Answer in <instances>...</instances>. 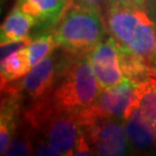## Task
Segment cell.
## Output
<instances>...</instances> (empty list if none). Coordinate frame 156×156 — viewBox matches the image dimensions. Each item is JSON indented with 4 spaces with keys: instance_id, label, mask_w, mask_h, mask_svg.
I'll use <instances>...</instances> for the list:
<instances>
[{
    "instance_id": "cell-5",
    "label": "cell",
    "mask_w": 156,
    "mask_h": 156,
    "mask_svg": "<svg viewBox=\"0 0 156 156\" xmlns=\"http://www.w3.org/2000/svg\"><path fill=\"white\" fill-rule=\"evenodd\" d=\"M80 131L89 141L95 155L118 156L126 154L131 145L123 118L105 116L91 105L76 112Z\"/></svg>"
},
{
    "instance_id": "cell-11",
    "label": "cell",
    "mask_w": 156,
    "mask_h": 156,
    "mask_svg": "<svg viewBox=\"0 0 156 156\" xmlns=\"http://www.w3.org/2000/svg\"><path fill=\"white\" fill-rule=\"evenodd\" d=\"M35 26H36L35 19L27 13H24L16 5L12 8L1 24L0 29L1 44H7L29 38V33Z\"/></svg>"
},
{
    "instance_id": "cell-12",
    "label": "cell",
    "mask_w": 156,
    "mask_h": 156,
    "mask_svg": "<svg viewBox=\"0 0 156 156\" xmlns=\"http://www.w3.org/2000/svg\"><path fill=\"white\" fill-rule=\"evenodd\" d=\"M27 46L20 48L1 58V84L21 80L31 69Z\"/></svg>"
},
{
    "instance_id": "cell-8",
    "label": "cell",
    "mask_w": 156,
    "mask_h": 156,
    "mask_svg": "<svg viewBox=\"0 0 156 156\" xmlns=\"http://www.w3.org/2000/svg\"><path fill=\"white\" fill-rule=\"evenodd\" d=\"M135 97L136 82L125 78L120 83L102 89L94 104L103 115L124 119L135 105Z\"/></svg>"
},
{
    "instance_id": "cell-17",
    "label": "cell",
    "mask_w": 156,
    "mask_h": 156,
    "mask_svg": "<svg viewBox=\"0 0 156 156\" xmlns=\"http://www.w3.org/2000/svg\"><path fill=\"white\" fill-rule=\"evenodd\" d=\"M73 155H95L94 151L90 146L89 141L84 136V134L80 131L79 138L74 147V154Z\"/></svg>"
},
{
    "instance_id": "cell-18",
    "label": "cell",
    "mask_w": 156,
    "mask_h": 156,
    "mask_svg": "<svg viewBox=\"0 0 156 156\" xmlns=\"http://www.w3.org/2000/svg\"><path fill=\"white\" fill-rule=\"evenodd\" d=\"M148 0H108L109 6H124V7H147Z\"/></svg>"
},
{
    "instance_id": "cell-16",
    "label": "cell",
    "mask_w": 156,
    "mask_h": 156,
    "mask_svg": "<svg viewBox=\"0 0 156 156\" xmlns=\"http://www.w3.org/2000/svg\"><path fill=\"white\" fill-rule=\"evenodd\" d=\"M27 48L29 52L30 65L31 67H34L46 57L50 56V53L55 52L56 49L59 48V45L57 43L53 34L50 33L39 35L38 37L31 39V42L29 43Z\"/></svg>"
},
{
    "instance_id": "cell-14",
    "label": "cell",
    "mask_w": 156,
    "mask_h": 156,
    "mask_svg": "<svg viewBox=\"0 0 156 156\" xmlns=\"http://www.w3.org/2000/svg\"><path fill=\"white\" fill-rule=\"evenodd\" d=\"M117 49L118 56H119V64H120L124 78L129 79L138 83L139 81L144 80L151 71H154L153 67L136 53L125 49L118 43Z\"/></svg>"
},
{
    "instance_id": "cell-6",
    "label": "cell",
    "mask_w": 156,
    "mask_h": 156,
    "mask_svg": "<svg viewBox=\"0 0 156 156\" xmlns=\"http://www.w3.org/2000/svg\"><path fill=\"white\" fill-rule=\"evenodd\" d=\"M59 62L56 56L46 57L31 67L24 78L12 82L21 95L22 103L31 104L50 96L56 83Z\"/></svg>"
},
{
    "instance_id": "cell-13",
    "label": "cell",
    "mask_w": 156,
    "mask_h": 156,
    "mask_svg": "<svg viewBox=\"0 0 156 156\" xmlns=\"http://www.w3.org/2000/svg\"><path fill=\"white\" fill-rule=\"evenodd\" d=\"M135 105L156 127V72L151 71L136 83Z\"/></svg>"
},
{
    "instance_id": "cell-2",
    "label": "cell",
    "mask_w": 156,
    "mask_h": 156,
    "mask_svg": "<svg viewBox=\"0 0 156 156\" xmlns=\"http://www.w3.org/2000/svg\"><path fill=\"white\" fill-rule=\"evenodd\" d=\"M104 19L106 33L153 67L156 58V20L146 7L109 6Z\"/></svg>"
},
{
    "instance_id": "cell-10",
    "label": "cell",
    "mask_w": 156,
    "mask_h": 156,
    "mask_svg": "<svg viewBox=\"0 0 156 156\" xmlns=\"http://www.w3.org/2000/svg\"><path fill=\"white\" fill-rule=\"evenodd\" d=\"M126 133L134 148L144 151L156 146V127L136 105L124 118Z\"/></svg>"
},
{
    "instance_id": "cell-15",
    "label": "cell",
    "mask_w": 156,
    "mask_h": 156,
    "mask_svg": "<svg viewBox=\"0 0 156 156\" xmlns=\"http://www.w3.org/2000/svg\"><path fill=\"white\" fill-rule=\"evenodd\" d=\"M22 127H19L15 135L13 136L11 144L8 146L5 155L8 156H21L31 155L35 151V140L36 133L33 129L22 123Z\"/></svg>"
},
{
    "instance_id": "cell-3",
    "label": "cell",
    "mask_w": 156,
    "mask_h": 156,
    "mask_svg": "<svg viewBox=\"0 0 156 156\" xmlns=\"http://www.w3.org/2000/svg\"><path fill=\"white\" fill-rule=\"evenodd\" d=\"M51 31L62 51L74 55L90 53L105 37V19L97 8L69 2Z\"/></svg>"
},
{
    "instance_id": "cell-7",
    "label": "cell",
    "mask_w": 156,
    "mask_h": 156,
    "mask_svg": "<svg viewBox=\"0 0 156 156\" xmlns=\"http://www.w3.org/2000/svg\"><path fill=\"white\" fill-rule=\"evenodd\" d=\"M90 64L95 76L102 89L111 88L120 83L124 79V74L119 64L117 43L112 36L101 41L89 53Z\"/></svg>"
},
{
    "instance_id": "cell-1",
    "label": "cell",
    "mask_w": 156,
    "mask_h": 156,
    "mask_svg": "<svg viewBox=\"0 0 156 156\" xmlns=\"http://www.w3.org/2000/svg\"><path fill=\"white\" fill-rule=\"evenodd\" d=\"M102 91L95 76L89 53L74 55L62 51L50 100L62 111L76 112L91 105Z\"/></svg>"
},
{
    "instance_id": "cell-20",
    "label": "cell",
    "mask_w": 156,
    "mask_h": 156,
    "mask_svg": "<svg viewBox=\"0 0 156 156\" xmlns=\"http://www.w3.org/2000/svg\"><path fill=\"white\" fill-rule=\"evenodd\" d=\"M153 69L156 72V58H155V60H154V64H153Z\"/></svg>"
},
{
    "instance_id": "cell-19",
    "label": "cell",
    "mask_w": 156,
    "mask_h": 156,
    "mask_svg": "<svg viewBox=\"0 0 156 156\" xmlns=\"http://www.w3.org/2000/svg\"><path fill=\"white\" fill-rule=\"evenodd\" d=\"M69 2L76 4V5L88 6L94 7L100 11H103V8H108V0H69Z\"/></svg>"
},
{
    "instance_id": "cell-4",
    "label": "cell",
    "mask_w": 156,
    "mask_h": 156,
    "mask_svg": "<svg viewBox=\"0 0 156 156\" xmlns=\"http://www.w3.org/2000/svg\"><path fill=\"white\" fill-rule=\"evenodd\" d=\"M22 123L44 138L59 155L74 154V147L80 134L76 113L57 109L50 96L26 106L22 111Z\"/></svg>"
},
{
    "instance_id": "cell-9",
    "label": "cell",
    "mask_w": 156,
    "mask_h": 156,
    "mask_svg": "<svg viewBox=\"0 0 156 156\" xmlns=\"http://www.w3.org/2000/svg\"><path fill=\"white\" fill-rule=\"evenodd\" d=\"M69 0H17V6L24 13L33 16L38 29H51L56 24Z\"/></svg>"
}]
</instances>
